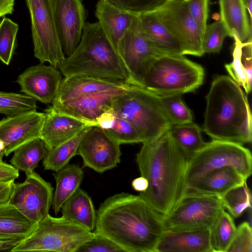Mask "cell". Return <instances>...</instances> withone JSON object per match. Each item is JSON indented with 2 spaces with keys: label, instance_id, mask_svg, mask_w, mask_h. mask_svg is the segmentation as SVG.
<instances>
[{
  "label": "cell",
  "instance_id": "obj_33",
  "mask_svg": "<svg viewBox=\"0 0 252 252\" xmlns=\"http://www.w3.org/2000/svg\"><path fill=\"white\" fill-rule=\"evenodd\" d=\"M233 219L224 210L210 229V243L212 252H227L236 230Z\"/></svg>",
  "mask_w": 252,
  "mask_h": 252
},
{
  "label": "cell",
  "instance_id": "obj_12",
  "mask_svg": "<svg viewBox=\"0 0 252 252\" xmlns=\"http://www.w3.org/2000/svg\"><path fill=\"white\" fill-rule=\"evenodd\" d=\"M179 43L183 55L201 57L204 31L190 15L183 0H168L155 10Z\"/></svg>",
  "mask_w": 252,
  "mask_h": 252
},
{
  "label": "cell",
  "instance_id": "obj_21",
  "mask_svg": "<svg viewBox=\"0 0 252 252\" xmlns=\"http://www.w3.org/2000/svg\"><path fill=\"white\" fill-rule=\"evenodd\" d=\"M247 179L235 169L225 167L211 171L189 183L185 193H198L220 198Z\"/></svg>",
  "mask_w": 252,
  "mask_h": 252
},
{
  "label": "cell",
  "instance_id": "obj_8",
  "mask_svg": "<svg viewBox=\"0 0 252 252\" xmlns=\"http://www.w3.org/2000/svg\"><path fill=\"white\" fill-rule=\"evenodd\" d=\"M225 167L235 169L247 179L252 174L251 151L242 144L220 140L206 143L189 159L186 186L206 173Z\"/></svg>",
  "mask_w": 252,
  "mask_h": 252
},
{
  "label": "cell",
  "instance_id": "obj_32",
  "mask_svg": "<svg viewBox=\"0 0 252 252\" xmlns=\"http://www.w3.org/2000/svg\"><path fill=\"white\" fill-rule=\"evenodd\" d=\"M169 131L175 142L189 159L206 143L202 138L201 128L193 122L172 125Z\"/></svg>",
  "mask_w": 252,
  "mask_h": 252
},
{
  "label": "cell",
  "instance_id": "obj_42",
  "mask_svg": "<svg viewBox=\"0 0 252 252\" xmlns=\"http://www.w3.org/2000/svg\"><path fill=\"white\" fill-rule=\"evenodd\" d=\"M83 244L77 252H122L124 251L113 241L96 233Z\"/></svg>",
  "mask_w": 252,
  "mask_h": 252
},
{
  "label": "cell",
  "instance_id": "obj_49",
  "mask_svg": "<svg viewBox=\"0 0 252 252\" xmlns=\"http://www.w3.org/2000/svg\"><path fill=\"white\" fill-rule=\"evenodd\" d=\"M23 240L11 239L0 240V251L11 252L12 250Z\"/></svg>",
  "mask_w": 252,
  "mask_h": 252
},
{
  "label": "cell",
  "instance_id": "obj_20",
  "mask_svg": "<svg viewBox=\"0 0 252 252\" xmlns=\"http://www.w3.org/2000/svg\"><path fill=\"white\" fill-rule=\"evenodd\" d=\"M133 85L126 82L83 75L64 77L52 104L83 94L117 90H129Z\"/></svg>",
  "mask_w": 252,
  "mask_h": 252
},
{
  "label": "cell",
  "instance_id": "obj_40",
  "mask_svg": "<svg viewBox=\"0 0 252 252\" xmlns=\"http://www.w3.org/2000/svg\"><path fill=\"white\" fill-rule=\"evenodd\" d=\"M119 8L134 14L156 9L168 0H105Z\"/></svg>",
  "mask_w": 252,
  "mask_h": 252
},
{
  "label": "cell",
  "instance_id": "obj_48",
  "mask_svg": "<svg viewBox=\"0 0 252 252\" xmlns=\"http://www.w3.org/2000/svg\"><path fill=\"white\" fill-rule=\"evenodd\" d=\"M131 186L135 190L141 192L146 190L148 187V182L145 177L141 176L132 181Z\"/></svg>",
  "mask_w": 252,
  "mask_h": 252
},
{
  "label": "cell",
  "instance_id": "obj_29",
  "mask_svg": "<svg viewBox=\"0 0 252 252\" xmlns=\"http://www.w3.org/2000/svg\"><path fill=\"white\" fill-rule=\"evenodd\" d=\"M36 224L9 203L0 205V240H23Z\"/></svg>",
  "mask_w": 252,
  "mask_h": 252
},
{
  "label": "cell",
  "instance_id": "obj_19",
  "mask_svg": "<svg viewBox=\"0 0 252 252\" xmlns=\"http://www.w3.org/2000/svg\"><path fill=\"white\" fill-rule=\"evenodd\" d=\"M90 123L60 112L52 106L45 110L40 138L48 150L69 140L87 127Z\"/></svg>",
  "mask_w": 252,
  "mask_h": 252
},
{
  "label": "cell",
  "instance_id": "obj_51",
  "mask_svg": "<svg viewBox=\"0 0 252 252\" xmlns=\"http://www.w3.org/2000/svg\"><path fill=\"white\" fill-rule=\"evenodd\" d=\"M4 146L3 143L0 140V161H2L3 157L4 156Z\"/></svg>",
  "mask_w": 252,
  "mask_h": 252
},
{
  "label": "cell",
  "instance_id": "obj_31",
  "mask_svg": "<svg viewBox=\"0 0 252 252\" xmlns=\"http://www.w3.org/2000/svg\"><path fill=\"white\" fill-rule=\"evenodd\" d=\"M47 151L43 140L40 137L35 138L14 151L10 163L18 170L25 173L33 171Z\"/></svg>",
  "mask_w": 252,
  "mask_h": 252
},
{
  "label": "cell",
  "instance_id": "obj_39",
  "mask_svg": "<svg viewBox=\"0 0 252 252\" xmlns=\"http://www.w3.org/2000/svg\"><path fill=\"white\" fill-rule=\"evenodd\" d=\"M116 116L113 127L105 130L112 138L120 145L144 142L142 135L133 125L124 119Z\"/></svg>",
  "mask_w": 252,
  "mask_h": 252
},
{
  "label": "cell",
  "instance_id": "obj_6",
  "mask_svg": "<svg viewBox=\"0 0 252 252\" xmlns=\"http://www.w3.org/2000/svg\"><path fill=\"white\" fill-rule=\"evenodd\" d=\"M204 70L183 55L164 54L154 62L144 80V88L159 96L194 92L203 83Z\"/></svg>",
  "mask_w": 252,
  "mask_h": 252
},
{
  "label": "cell",
  "instance_id": "obj_22",
  "mask_svg": "<svg viewBox=\"0 0 252 252\" xmlns=\"http://www.w3.org/2000/svg\"><path fill=\"white\" fill-rule=\"evenodd\" d=\"M155 252H212L210 229L164 231Z\"/></svg>",
  "mask_w": 252,
  "mask_h": 252
},
{
  "label": "cell",
  "instance_id": "obj_36",
  "mask_svg": "<svg viewBox=\"0 0 252 252\" xmlns=\"http://www.w3.org/2000/svg\"><path fill=\"white\" fill-rule=\"evenodd\" d=\"M181 95L176 94L160 96L163 107L172 125L193 122L191 111L184 102Z\"/></svg>",
  "mask_w": 252,
  "mask_h": 252
},
{
  "label": "cell",
  "instance_id": "obj_41",
  "mask_svg": "<svg viewBox=\"0 0 252 252\" xmlns=\"http://www.w3.org/2000/svg\"><path fill=\"white\" fill-rule=\"evenodd\" d=\"M252 230L248 222L245 221L236 227L233 240L226 252H252Z\"/></svg>",
  "mask_w": 252,
  "mask_h": 252
},
{
  "label": "cell",
  "instance_id": "obj_2",
  "mask_svg": "<svg viewBox=\"0 0 252 252\" xmlns=\"http://www.w3.org/2000/svg\"><path fill=\"white\" fill-rule=\"evenodd\" d=\"M142 144L136 161L141 176L148 181V187L139 195L157 212L167 216L185 193L189 158L169 130Z\"/></svg>",
  "mask_w": 252,
  "mask_h": 252
},
{
  "label": "cell",
  "instance_id": "obj_11",
  "mask_svg": "<svg viewBox=\"0 0 252 252\" xmlns=\"http://www.w3.org/2000/svg\"><path fill=\"white\" fill-rule=\"evenodd\" d=\"M117 52L133 85L144 88V78L156 59L166 54L143 33L136 14L130 27L121 39Z\"/></svg>",
  "mask_w": 252,
  "mask_h": 252
},
{
  "label": "cell",
  "instance_id": "obj_24",
  "mask_svg": "<svg viewBox=\"0 0 252 252\" xmlns=\"http://www.w3.org/2000/svg\"><path fill=\"white\" fill-rule=\"evenodd\" d=\"M220 20L229 36L244 42L252 39V21L243 0H219Z\"/></svg>",
  "mask_w": 252,
  "mask_h": 252
},
{
  "label": "cell",
  "instance_id": "obj_45",
  "mask_svg": "<svg viewBox=\"0 0 252 252\" xmlns=\"http://www.w3.org/2000/svg\"><path fill=\"white\" fill-rule=\"evenodd\" d=\"M19 175V170L13 165L0 161V181L15 180Z\"/></svg>",
  "mask_w": 252,
  "mask_h": 252
},
{
  "label": "cell",
  "instance_id": "obj_47",
  "mask_svg": "<svg viewBox=\"0 0 252 252\" xmlns=\"http://www.w3.org/2000/svg\"><path fill=\"white\" fill-rule=\"evenodd\" d=\"M15 0H0V18L13 13Z\"/></svg>",
  "mask_w": 252,
  "mask_h": 252
},
{
  "label": "cell",
  "instance_id": "obj_23",
  "mask_svg": "<svg viewBox=\"0 0 252 252\" xmlns=\"http://www.w3.org/2000/svg\"><path fill=\"white\" fill-rule=\"evenodd\" d=\"M95 15L101 29L117 52L121 39L130 27L136 14L121 9L105 0H98Z\"/></svg>",
  "mask_w": 252,
  "mask_h": 252
},
{
  "label": "cell",
  "instance_id": "obj_26",
  "mask_svg": "<svg viewBox=\"0 0 252 252\" xmlns=\"http://www.w3.org/2000/svg\"><path fill=\"white\" fill-rule=\"evenodd\" d=\"M234 40L233 60L225 64V67L229 76L248 94L252 85V39L244 42Z\"/></svg>",
  "mask_w": 252,
  "mask_h": 252
},
{
  "label": "cell",
  "instance_id": "obj_50",
  "mask_svg": "<svg viewBox=\"0 0 252 252\" xmlns=\"http://www.w3.org/2000/svg\"><path fill=\"white\" fill-rule=\"evenodd\" d=\"M245 7L248 11V15L250 20L252 21V0H243Z\"/></svg>",
  "mask_w": 252,
  "mask_h": 252
},
{
  "label": "cell",
  "instance_id": "obj_5",
  "mask_svg": "<svg viewBox=\"0 0 252 252\" xmlns=\"http://www.w3.org/2000/svg\"><path fill=\"white\" fill-rule=\"evenodd\" d=\"M111 107L116 116L135 126L144 142L158 137L172 126L160 96L144 88L134 85L114 97Z\"/></svg>",
  "mask_w": 252,
  "mask_h": 252
},
{
  "label": "cell",
  "instance_id": "obj_43",
  "mask_svg": "<svg viewBox=\"0 0 252 252\" xmlns=\"http://www.w3.org/2000/svg\"><path fill=\"white\" fill-rule=\"evenodd\" d=\"M191 16L205 31L209 13V0H183Z\"/></svg>",
  "mask_w": 252,
  "mask_h": 252
},
{
  "label": "cell",
  "instance_id": "obj_7",
  "mask_svg": "<svg viewBox=\"0 0 252 252\" xmlns=\"http://www.w3.org/2000/svg\"><path fill=\"white\" fill-rule=\"evenodd\" d=\"M94 234L77 223L49 214L36 223L32 231L11 252H77Z\"/></svg>",
  "mask_w": 252,
  "mask_h": 252
},
{
  "label": "cell",
  "instance_id": "obj_16",
  "mask_svg": "<svg viewBox=\"0 0 252 252\" xmlns=\"http://www.w3.org/2000/svg\"><path fill=\"white\" fill-rule=\"evenodd\" d=\"M60 70L53 65L40 63L26 69L18 77L21 91L43 103H52L63 81Z\"/></svg>",
  "mask_w": 252,
  "mask_h": 252
},
{
  "label": "cell",
  "instance_id": "obj_34",
  "mask_svg": "<svg viewBox=\"0 0 252 252\" xmlns=\"http://www.w3.org/2000/svg\"><path fill=\"white\" fill-rule=\"evenodd\" d=\"M36 101L25 94L0 92V114L10 117L36 111Z\"/></svg>",
  "mask_w": 252,
  "mask_h": 252
},
{
  "label": "cell",
  "instance_id": "obj_44",
  "mask_svg": "<svg viewBox=\"0 0 252 252\" xmlns=\"http://www.w3.org/2000/svg\"><path fill=\"white\" fill-rule=\"evenodd\" d=\"M116 118V115L110 107L102 112L96 119L97 126L104 130H109L114 126Z\"/></svg>",
  "mask_w": 252,
  "mask_h": 252
},
{
  "label": "cell",
  "instance_id": "obj_13",
  "mask_svg": "<svg viewBox=\"0 0 252 252\" xmlns=\"http://www.w3.org/2000/svg\"><path fill=\"white\" fill-rule=\"evenodd\" d=\"M26 174L24 182L14 183L8 203L36 223L49 214L54 189L34 171Z\"/></svg>",
  "mask_w": 252,
  "mask_h": 252
},
{
  "label": "cell",
  "instance_id": "obj_9",
  "mask_svg": "<svg viewBox=\"0 0 252 252\" xmlns=\"http://www.w3.org/2000/svg\"><path fill=\"white\" fill-rule=\"evenodd\" d=\"M224 210L219 197L185 193L176 207L164 217V231L210 229Z\"/></svg>",
  "mask_w": 252,
  "mask_h": 252
},
{
  "label": "cell",
  "instance_id": "obj_25",
  "mask_svg": "<svg viewBox=\"0 0 252 252\" xmlns=\"http://www.w3.org/2000/svg\"><path fill=\"white\" fill-rule=\"evenodd\" d=\"M139 26L144 34L161 51L183 55L181 45L162 23L155 10L137 14Z\"/></svg>",
  "mask_w": 252,
  "mask_h": 252
},
{
  "label": "cell",
  "instance_id": "obj_27",
  "mask_svg": "<svg viewBox=\"0 0 252 252\" xmlns=\"http://www.w3.org/2000/svg\"><path fill=\"white\" fill-rule=\"evenodd\" d=\"M62 217L93 231L96 222V211L90 195L79 188L63 205Z\"/></svg>",
  "mask_w": 252,
  "mask_h": 252
},
{
  "label": "cell",
  "instance_id": "obj_28",
  "mask_svg": "<svg viewBox=\"0 0 252 252\" xmlns=\"http://www.w3.org/2000/svg\"><path fill=\"white\" fill-rule=\"evenodd\" d=\"M53 175L56 188L51 205L55 214L57 215L64 203L80 188L84 172L78 164H68Z\"/></svg>",
  "mask_w": 252,
  "mask_h": 252
},
{
  "label": "cell",
  "instance_id": "obj_46",
  "mask_svg": "<svg viewBox=\"0 0 252 252\" xmlns=\"http://www.w3.org/2000/svg\"><path fill=\"white\" fill-rule=\"evenodd\" d=\"M15 180L0 181V205L8 203Z\"/></svg>",
  "mask_w": 252,
  "mask_h": 252
},
{
  "label": "cell",
  "instance_id": "obj_10",
  "mask_svg": "<svg viewBox=\"0 0 252 252\" xmlns=\"http://www.w3.org/2000/svg\"><path fill=\"white\" fill-rule=\"evenodd\" d=\"M30 14L35 57L58 67L65 58L57 33L53 0H26Z\"/></svg>",
  "mask_w": 252,
  "mask_h": 252
},
{
  "label": "cell",
  "instance_id": "obj_35",
  "mask_svg": "<svg viewBox=\"0 0 252 252\" xmlns=\"http://www.w3.org/2000/svg\"><path fill=\"white\" fill-rule=\"evenodd\" d=\"M220 199L233 218L239 217L252 207L251 192L246 182L229 190Z\"/></svg>",
  "mask_w": 252,
  "mask_h": 252
},
{
  "label": "cell",
  "instance_id": "obj_4",
  "mask_svg": "<svg viewBox=\"0 0 252 252\" xmlns=\"http://www.w3.org/2000/svg\"><path fill=\"white\" fill-rule=\"evenodd\" d=\"M57 68L64 77L83 75L132 85L122 61L97 22H86L76 49Z\"/></svg>",
  "mask_w": 252,
  "mask_h": 252
},
{
  "label": "cell",
  "instance_id": "obj_15",
  "mask_svg": "<svg viewBox=\"0 0 252 252\" xmlns=\"http://www.w3.org/2000/svg\"><path fill=\"white\" fill-rule=\"evenodd\" d=\"M55 22L65 57L71 55L81 40L86 12L81 0H53Z\"/></svg>",
  "mask_w": 252,
  "mask_h": 252
},
{
  "label": "cell",
  "instance_id": "obj_3",
  "mask_svg": "<svg viewBox=\"0 0 252 252\" xmlns=\"http://www.w3.org/2000/svg\"><path fill=\"white\" fill-rule=\"evenodd\" d=\"M203 130L212 140L249 143L252 140V116L241 87L229 76L218 75L205 96Z\"/></svg>",
  "mask_w": 252,
  "mask_h": 252
},
{
  "label": "cell",
  "instance_id": "obj_17",
  "mask_svg": "<svg viewBox=\"0 0 252 252\" xmlns=\"http://www.w3.org/2000/svg\"><path fill=\"white\" fill-rule=\"evenodd\" d=\"M44 112L36 111L7 117L0 121V140L4 146V156L25 143L40 137Z\"/></svg>",
  "mask_w": 252,
  "mask_h": 252
},
{
  "label": "cell",
  "instance_id": "obj_38",
  "mask_svg": "<svg viewBox=\"0 0 252 252\" xmlns=\"http://www.w3.org/2000/svg\"><path fill=\"white\" fill-rule=\"evenodd\" d=\"M226 36H229V33L220 19L207 25L202 44L204 54L219 53Z\"/></svg>",
  "mask_w": 252,
  "mask_h": 252
},
{
  "label": "cell",
  "instance_id": "obj_18",
  "mask_svg": "<svg viewBox=\"0 0 252 252\" xmlns=\"http://www.w3.org/2000/svg\"><path fill=\"white\" fill-rule=\"evenodd\" d=\"M127 91L117 90L83 94L53 104L52 106L60 112L97 126L96 119L111 107L112 99Z\"/></svg>",
  "mask_w": 252,
  "mask_h": 252
},
{
  "label": "cell",
  "instance_id": "obj_30",
  "mask_svg": "<svg viewBox=\"0 0 252 252\" xmlns=\"http://www.w3.org/2000/svg\"><path fill=\"white\" fill-rule=\"evenodd\" d=\"M91 127L85 128L69 140L48 150L42 162L44 169L57 172L68 164L71 159L77 155L80 143Z\"/></svg>",
  "mask_w": 252,
  "mask_h": 252
},
{
  "label": "cell",
  "instance_id": "obj_14",
  "mask_svg": "<svg viewBox=\"0 0 252 252\" xmlns=\"http://www.w3.org/2000/svg\"><path fill=\"white\" fill-rule=\"evenodd\" d=\"M121 154L120 144L97 126H92L86 132L77 151L84 166L99 173L116 167Z\"/></svg>",
  "mask_w": 252,
  "mask_h": 252
},
{
  "label": "cell",
  "instance_id": "obj_37",
  "mask_svg": "<svg viewBox=\"0 0 252 252\" xmlns=\"http://www.w3.org/2000/svg\"><path fill=\"white\" fill-rule=\"evenodd\" d=\"M18 25L4 17L0 22V60L6 65L11 61L15 48Z\"/></svg>",
  "mask_w": 252,
  "mask_h": 252
},
{
  "label": "cell",
  "instance_id": "obj_1",
  "mask_svg": "<svg viewBox=\"0 0 252 252\" xmlns=\"http://www.w3.org/2000/svg\"><path fill=\"white\" fill-rule=\"evenodd\" d=\"M164 217L140 195L118 193L100 204L94 232L125 252H155L164 232Z\"/></svg>",
  "mask_w": 252,
  "mask_h": 252
}]
</instances>
